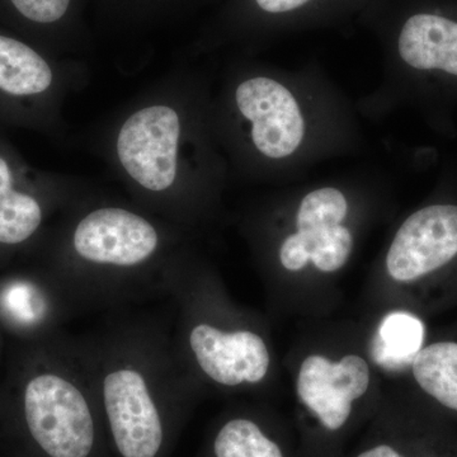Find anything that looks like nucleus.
I'll return each mask as SVG.
<instances>
[{"label":"nucleus","mask_w":457,"mask_h":457,"mask_svg":"<svg viewBox=\"0 0 457 457\" xmlns=\"http://www.w3.org/2000/svg\"><path fill=\"white\" fill-rule=\"evenodd\" d=\"M213 284L179 255L168 270L165 296L176 303L174 345L195 383L222 389L255 386L270 368L269 345L245 323L219 318Z\"/></svg>","instance_id":"20e7f679"},{"label":"nucleus","mask_w":457,"mask_h":457,"mask_svg":"<svg viewBox=\"0 0 457 457\" xmlns=\"http://www.w3.org/2000/svg\"><path fill=\"white\" fill-rule=\"evenodd\" d=\"M182 123L167 104H152L132 113L117 135L116 152L123 170L154 204L179 218L176 187Z\"/></svg>","instance_id":"39448f33"},{"label":"nucleus","mask_w":457,"mask_h":457,"mask_svg":"<svg viewBox=\"0 0 457 457\" xmlns=\"http://www.w3.org/2000/svg\"><path fill=\"white\" fill-rule=\"evenodd\" d=\"M423 339L425 327L420 319L409 312H393L384 319L378 329L376 356L392 368L411 365L422 350Z\"/></svg>","instance_id":"2eb2a0df"},{"label":"nucleus","mask_w":457,"mask_h":457,"mask_svg":"<svg viewBox=\"0 0 457 457\" xmlns=\"http://www.w3.org/2000/svg\"><path fill=\"white\" fill-rule=\"evenodd\" d=\"M237 111L251 125L255 149L270 159L288 158L303 144L305 120L284 84L267 77L246 79L236 92Z\"/></svg>","instance_id":"1a4fd4ad"},{"label":"nucleus","mask_w":457,"mask_h":457,"mask_svg":"<svg viewBox=\"0 0 457 457\" xmlns=\"http://www.w3.org/2000/svg\"><path fill=\"white\" fill-rule=\"evenodd\" d=\"M4 339L5 337L3 335L2 330H0V363H2L3 351H4Z\"/></svg>","instance_id":"aec40b11"},{"label":"nucleus","mask_w":457,"mask_h":457,"mask_svg":"<svg viewBox=\"0 0 457 457\" xmlns=\"http://www.w3.org/2000/svg\"><path fill=\"white\" fill-rule=\"evenodd\" d=\"M179 255L173 233L154 219L99 204L69 222L38 264L83 314L164 296L168 270Z\"/></svg>","instance_id":"f03ea898"},{"label":"nucleus","mask_w":457,"mask_h":457,"mask_svg":"<svg viewBox=\"0 0 457 457\" xmlns=\"http://www.w3.org/2000/svg\"><path fill=\"white\" fill-rule=\"evenodd\" d=\"M311 0H255L258 7L267 13H287L295 9L303 7Z\"/></svg>","instance_id":"a211bd4d"},{"label":"nucleus","mask_w":457,"mask_h":457,"mask_svg":"<svg viewBox=\"0 0 457 457\" xmlns=\"http://www.w3.org/2000/svg\"><path fill=\"white\" fill-rule=\"evenodd\" d=\"M457 255V204H431L403 222L386 255V270L408 284L431 275Z\"/></svg>","instance_id":"6e6552de"},{"label":"nucleus","mask_w":457,"mask_h":457,"mask_svg":"<svg viewBox=\"0 0 457 457\" xmlns=\"http://www.w3.org/2000/svg\"><path fill=\"white\" fill-rule=\"evenodd\" d=\"M347 198L339 189L324 187L306 195L297 209L296 231L279 246L281 266L297 272L312 263L321 272H337L353 251V234L342 224L347 218Z\"/></svg>","instance_id":"423d86ee"},{"label":"nucleus","mask_w":457,"mask_h":457,"mask_svg":"<svg viewBox=\"0 0 457 457\" xmlns=\"http://www.w3.org/2000/svg\"><path fill=\"white\" fill-rule=\"evenodd\" d=\"M357 457H404L400 455L398 451L387 445H380V446L372 447V449L363 451Z\"/></svg>","instance_id":"6ab92c4d"},{"label":"nucleus","mask_w":457,"mask_h":457,"mask_svg":"<svg viewBox=\"0 0 457 457\" xmlns=\"http://www.w3.org/2000/svg\"><path fill=\"white\" fill-rule=\"evenodd\" d=\"M53 201L20 188L7 159L0 155V273L41 236Z\"/></svg>","instance_id":"9b49d317"},{"label":"nucleus","mask_w":457,"mask_h":457,"mask_svg":"<svg viewBox=\"0 0 457 457\" xmlns=\"http://www.w3.org/2000/svg\"><path fill=\"white\" fill-rule=\"evenodd\" d=\"M370 380L369 363L359 354L338 361L312 354L300 366L297 395L323 427L338 431L350 420L353 403L368 393Z\"/></svg>","instance_id":"9d476101"},{"label":"nucleus","mask_w":457,"mask_h":457,"mask_svg":"<svg viewBox=\"0 0 457 457\" xmlns=\"http://www.w3.org/2000/svg\"><path fill=\"white\" fill-rule=\"evenodd\" d=\"M79 312L40 264L0 273V330L12 342L62 332Z\"/></svg>","instance_id":"0eeeda50"},{"label":"nucleus","mask_w":457,"mask_h":457,"mask_svg":"<svg viewBox=\"0 0 457 457\" xmlns=\"http://www.w3.org/2000/svg\"><path fill=\"white\" fill-rule=\"evenodd\" d=\"M47 60L26 42L0 32V93L12 98H33L53 86Z\"/></svg>","instance_id":"ddd939ff"},{"label":"nucleus","mask_w":457,"mask_h":457,"mask_svg":"<svg viewBox=\"0 0 457 457\" xmlns=\"http://www.w3.org/2000/svg\"><path fill=\"white\" fill-rule=\"evenodd\" d=\"M423 392L457 411V343L437 342L418 352L411 365Z\"/></svg>","instance_id":"4468645a"},{"label":"nucleus","mask_w":457,"mask_h":457,"mask_svg":"<svg viewBox=\"0 0 457 457\" xmlns=\"http://www.w3.org/2000/svg\"><path fill=\"white\" fill-rule=\"evenodd\" d=\"M0 417L36 457H110L104 418L77 337L65 330L12 342L0 378Z\"/></svg>","instance_id":"7ed1b4c3"},{"label":"nucleus","mask_w":457,"mask_h":457,"mask_svg":"<svg viewBox=\"0 0 457 457\" xmlns=\"http://www.w3.org/2000/svg\"><path fill=\"white\" fill-rule=\"evenodd\" d=\"M71 0H0V11L31 27L51 26L68 13Z\"/></svg>","instance_id":"f3484780"},{"label":"nucleus","mask_w":457,"mask_h":457,"mask_svg":"<svg viewBox=\"0 0 457 457\" xmlns=\"http://www.w3.org/2000/svg\"><path fill=\"white\" fill-rule=\"evenodd\" d=\"M117 457H165L200 386L177 353L173 319L117 314L77 337Z\"/></svg>","instance_id":"f257e3e1"},{"label":"nucleus","mask_w":457,"mask_h":457,"mask_svg":"<svg viewBox=\"0 0 457 457\" xmlns=\"http://www.w3.org/2000/svg\"><path fill=\"white\" fill-rule=\"evenodd\" d=\"M398 50L411 68L457 77V22L435 14H416L403 26Z\"/></svg>","instance_id":"f8f14e48"},{"label":"nucleus","mask_w":457,"mask_h":457,"mask_svg":"<svg viewBox=\"0 0 457 457\" xmlns=\"http://www.w3.org/2000/svg\"><path fill=\"white\" fill-rule=\"evenodd\" d=\"M212 457H284L275 441L252 418H228L216 432Z\"/></svg>","instance_id":"dca6fc26"}]
</instances>
